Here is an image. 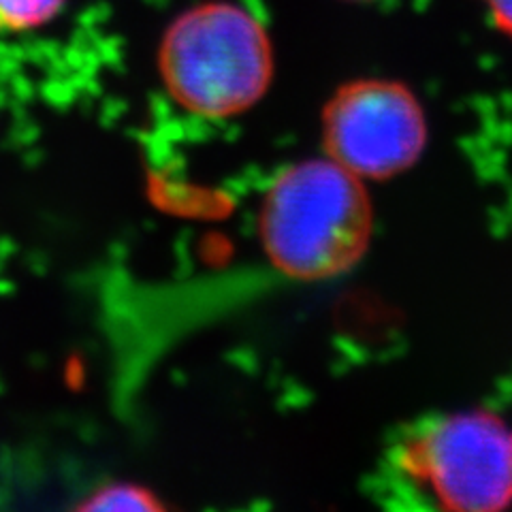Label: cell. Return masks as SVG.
Segmentation results:
<instances>
[{
  "mask_svg": "<svg viewBox=\"0 0 512 512\" xmlns=\"http://www.w3.org/2000/svg\"><path fill=\"white\" fill-rule=\"evenodd\" d=\"M259 237L280 274L320 282L355 267L374 237L365 182L331 158L286 167L265 192Z\"/></svg>",
  "mask_w": 512,
  "mask_h": 512,
  "instance_id": "obj_1",
  "label": "cell"
},
{
  "mask_svg": "<svg viewBox=\"0 0 512 512\" xmlns=\"http://www.w3.org/2000/svg\"><path fill=\"white\" fill-rule=\"evenodd\" d=\"M171 99L203 118H231L259 103L274 77V47L261 20L229 0L182 11L158 45Z\"/></svg>",
  "mask_w": 512,
  "mask_h": 512,
  "instance_id": "obj_2",
  "label": "cell"
},
{
  "mask_svg": "<svg viewBox=\"0 0 512 512\" xmlns=\"http://www.w3.org/2000/svg\"><path fill=\"white\" fill-rule=\"evenodd\" d=\"M402 491L448 512L512 506V425L491 410L446 412L410 425L387 455Z\"/></svg>",
  "mask_w": 512,
  "mask_h": 512,
  "instance_id": "obj_3",
  "label": "cell"
},
{
  "mask_svg": "<svg viewBox=\"0 0 512 512\" xmlns=\"http://www.w3.org/2000/svg\"><path fill=\"white\" fill-rule=\"evenodd\" d=\"M429 122L419 96L402 82L363 77L342 84L323 109L327 158L357 178L384 182L425 154Z\"/></svg>",
  "mask_w": 512,
  "mask_h": 512,
  "instance_id": "obj_4",
  "label": "cell"
},
{
  "mask_svg": "<svg viewBox=\"0 0 512 512\" xmlns=\"http://www.w3.org/2000/svg\"><path fill=\"white\" fill-rule=\"evenodd\" d=\"M67 0H0V32H28L52 22Z\"/></svg>",
  "mask_w": 512,
  "mask_h": 512,
  "instance_id": "obj_5",
  "label": "cell"
},
{
  "mask_svg": "<svg viewBox=\"0 0 512 512\" xmlns=\"http://www.w3.org/2000/svg\"><path fill=\"white\" fill-rule=\"evenodd\" d=\"M152 491L141 485L116 483L94 491L88 500L77 506V510H165Z\"/></svg>",
  "mask_w": 512,
  "mask_h": 512,
  "instance_id": "obj_6",
  "label": "cell"
},
{
  "mask_svg": "<svg viewBox=\"0 0 512 512\" xmlns=\"http://www.w3.org/2000/svg\"><path fill=\"white\" fill-rule=\"evenodd\" d=\"M478 3L487 11L493 26L512 41V0H478Z\"/></svg>",
  "mask_w": 512,
  "mask_h": 512,
  "instance_id": "obj_7",
  "label": "cell"
},
{
  "mask_svg": "<svg viewBox=\"0 0 512 512\" xmlns=\"http://www.w3.org/2000/svg\"><path fill=\"white\" fill-rule=\"evenodd\" d=\"M350 3H365V0H350Z\"/></svg>",
  "mask_w": 512,
  "mask_h": 512,
  "instance_id": "obj_8",
  "label": "cell"
}]
</instances>
